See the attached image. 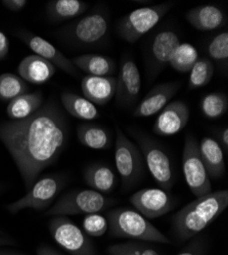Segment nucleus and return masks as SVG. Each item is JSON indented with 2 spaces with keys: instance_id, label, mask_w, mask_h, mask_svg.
I'll use <instances>...</instances> for the list:
<instances>
[{
  "instance_id": "27",
  "label": "nucleus",
  "mask_w": 228,
  "mask_h": 255,
  "mask_svg": "<svg viewBox=\"0 0 228 255\" xmlns=\"http://www.w3.org/2000/svg\"><path fill=\"white\" fill-rule=\"evenodd\" d=\"M65 110L73 117L91 121L99 116L96 106L87 98L73 92H64L60 96Z\"/></svg>"
},
{
  "instance_id": "18",
  "label": "nucleus",
  "mask_w": 228,
  "mask_h": 255,
  "mask_svg": "<svg viewBox=\"0 0 228 255\" xmlns=\"http://www.w3.org/2000/svg\"><path fill=\"white\" fill-rule=\"evenodd\" d=\"M81 89L84 97L93 104L105 105L116 95L117 78L87 75L81 82Z\"/></svg>"
},
{
  "instance_id": "5",
  "label": "nucleus",
  "mask_w": 228,
  "mask_h": 255,
  "mask_svg": "<svg viewBox=\"0 0 228 255\" xmlns=\"http://www.w3.org/2000/svg\"><path fill=\"white\" fill-rule=\"evenodd\" d=\"M128 131L137 142L143 160L154 180L161 189L169 192L175 184V172L168 152L158 141L146 133L130 128Z\"/></svg>"
},
{
  "instance_id": "31",
  "label": "nucleus",
  "mask_w": 228,
  "mask_h": 255,
  "mask_svg": "<svg viewBox=\"0 0 228 255\" xmlns=\"http://www.w3.org/2000/svg\"><path fill=\"white\" fill-rule=\"evenodd\" d=\"M214 74V65L208 58L199 59L190 73L189 89H198L206 86Z\"/></svg>"
},
{
  "instance_id": "11",
  "label": "nucleus",
  "mask_w": 228,
  "mask_h": 255,
  "mask_svg": "<svg viewBox=\"0 0 228 255\" xmlns=\"http://www.w3.org/2000/svg\"><path fill=\"white\" fill-rule=\"evenodd\" d=\"M182 171L186 184L196 197L211 192L210 178L200 155L199 143L192 135H188L185 138L182 152Z\"/></svg>"
},
{
  "instance_id": "23",
  "label": "nucleus",
  "mask_w": 228,
  "mask_h": 255,
  "mask_svg": "<svg viewBox=\"0 0 228 255\" xmlns=\"http://www.w3.org/2000/svg\"><path fill=\"white\" fill-rule=\"evenodd\" d=\"M79 142L93 150H105L111 147L112 139L110 132L105 127L97 124H80L77 128Z\"/></svg>"
},
{
  "instance_id": "10",
  "label": "nucleus",
  "mask_w": 228,
  "mask_h": 255,
  "mask_svg": "<svg viewBox=\"0 0 228 255\" xmlns=\"http://www.w3.org/2000/svg\"><path fill=\"white\" fill-rule=\"evenodd\" d=\"M54 241L72 255H96L95 247L86 235L68 217H53L48 225Z\"/></svg>"
},
{
  "instance_id": "4",
  "label": "nucleus",
  "mask_w": 228,
  "mask_h": 255,
  "mask_svg": "<svg viewBox=\"0 0 228 255\" xmlns=\"http://www.w3.org/2000/svg\"><path fill=\"white\" fill-rule=\"evenodd\" d=\"M110 19L103 10H95L80 17L58 32L67 43L81 48H95L106 43L109 37Z\"/></svg>"
},
{
  "instance_id": "24",
  "label": "nucleus",
  "mask_w": 228,
  "mask_h": 255,
  "mask_svg": "<svg viewBox=\"0 0 228 255\" xmlns=\"http://www.w3.org/2000/svg\"><path fill=\"white\" fill-rule=\"evenodd\" d=\"M43 103L44 99L42 91L39 90L25 93L9 101L6 108V114L11 121L24 120L35 114Z\"/></svg>"
},
{
  "instance_id": "37",
  "label": "nucleus",
  "mask_w": 228,
  "mask_h": 255,
  "mask_svg": "<svg viewBox=\"0 0 228 255\" xmlns=\"http://www.w3.org/2000/svg\"><path fill=\"white\" fill-rule=\"evenodd\" d=\"M9 51V40L6 35L0 31V60L3 59Z\"/></svg>"
},
{
  "instance_id": "15",
  "label": "nucleus",
  "mask_w": 228,
  "mask_h": 255,
  "mask_svg": "<svg viewBox=\"0 0 228 255\" xmlns=\"http://www.w3.org/2000/svg\"><path fill=\"white\" fill-rule=\"evenodd\" d=\"M16 36L35 53V55L49 61L51 65L57 67L67 74L72 76L79 75L78 69L74 66L72 60L67 58L54 45L42 37L24 30L18 31Z\"/></svg>"
},
{
  "instance_id": "20",
  "label": "nucleus",
  "mask_w": 228,
  "mask_h": 255,
  "mask_svg": "<svg viewBox=\"0 0 228 255\" xmlns=\"http://www.w3.org/2000/svg\"><path fill=\"white\" fill-rule=\"evenodd\" d=\"M18 76L26 82L41 85L49 81L55 74V67L38 55H29L19 62Z\"/></svg>"
},
{
  "instance_id": "25",
  "label": "nucleus",
  "mask_w": 228,
  "mask_h": 255,
  "mask_svg": "<svg viewBox=\"0 0 228 255\" xmlns=\"http://www.w3.org/2000/svg\"><path fill=\"white\" fill-rule=\"evenodd\" d=\"M74 66L90 76L110 77L116 72L115 61L100 54H82L72 59Z\"/></svg>"
},
{
  "instance_id": "1",
  "label": "nucleus",
  "mask_w": 228,
  "mask_h": 255,
  "mask_svg": "<svg viewBox=\"0 0 228 255\" xmlns=\"http://www.w3.org/2000/svg\"><path fill=\"white\" fill-rule=\"evenodd\" d=\"M70 128L64 112L49 99L32 116L0 123V141L11 155L27 191L68 145Z\"/></svg>"
},
{
  "instance_id": "42",
  "label": "nucleus",
  "mask_w": 228,
  "mask_h": 255,
  "mask_svg": "<svg viewBox=\"0 0 228 255\" xmlns=\"http://www.w3.org/2000/svg\"><path fill=\"white\" fill-rule=\"evenodd\" d=\"M0 255H25L22 253H18L15 251H10V250H0Z\"/></svg>"
},
{
  "instance_id": "39",
  "label": "nucleus",
  "mask_w": 228,
  "mask_h": 255,
  "mask_svg": "<svg viewBox=\"0 0 228 255\" xmlns=\"http://www.w3.org/2000/svg\"><path fill=\"white\" fill-rule=\"evenodd\" d=\"M139 255H160V253L155 246L144 242H140Z\"/></svg>"
},
{
  "instance_id": "41",
  "label": "nucleus",
  "mask_w": 228,
  "mask_h": 255,
  "mask_svg": "<svg viewBox=\"0 0 228 255\" xmlns=\"http://www.w3.org/2000/svg\"><path fill=\"white\" fill-rule=\"evenodd\" d=\"M6 245H15V241L7 236H0V246Z\"/></svg>"
},
{
  "instance_id": "19",
  "label": "nucleus",
  "mask_w": 228,
  "mask_h": 255,
  "mask_svg": "<svg viewBox=\"0 0 228 255\" xmlns=\"http://www.w3.org/2000/svg\"><path fill=\"white\" fill-rule=\"evenodd\" d=\"M188 22L198 31H214L226 23L225 12L216 5L207 4L195 7L185 14Z\"/></svg>"
},
{
  "instance_id": "35",
  "label": "nucleus",
  "mask_w": 228,
  "mask_h": 255,
  "mask_svg": "<svg viewBox=\"0 0 228 255\" xmlns=\"http://www.w3.org/2000/svg\"><path fill=\"white\" fill-rule=\"evenodd\" d=\"M191 240V243L177 255H205L207 250V240H205V237L198 235Z\"/></svg>"
},
{
  "instance_id": "9",
  "label": "nucleus",
  "mask_w": 228,
  "mask_h": 255,
  "mask_svg": "<svg viewBox=\"0 0 228 255\" xmlns=\"http://www.w3.org/2000/svg\"><path fill=\"white\" fill-rule=\"evenodd\" d=\"M173 6L174 2H166L141 7L129 12L122 17L118 24L120 37L130 44L135 43L143 35L155 28Z\"/></svg>"
},
{
  "instance_id": "34",
  "label": "nucleus",
  "mask_w": 228,
  "mask_h": 255,
  "mask_svg": "<svg viewBox=\"0 0 228 255\" xmlns=\"http://www.w3.org/2000/svg\"><path fill=\"white\" fill-rule=\"evenodd\" d=\"M139 241H130L112 245L108 248V252L112 255H139Z\"/></svg>"
},
{
  "instance_id": "26",
  "label": "nucleus",
  "mask_w": 228,
  "mask_h": 255,
  "mask_svg": "<svg viewBox=\"0 0 228 255\" xmlns=\"http://www.w3.org/2000/svg\"><path fill=\"white\" fill-rule=\"evenodd\" d=\"M87 8L88 4L81 0H51L47 4L46 12L50 20L60 23L80 16Z\"/></svg>"
},
{
  "instance_id": "14",
  "label": "nucleus",
  "mask_w": 228,
  "mask_h": 255,
  "mask_svg": "<svg viewBox=\"0 0 228 255\" xmlns=\"http://www.w3.org/2000/svg\"><path fill=\"white\" fill-rule=\"evenodd\" d=\"M141 91V78L133 58L125 55L120 63L117 77L116 100L122 108H130L138 100Z\"/></svg>"
},
{
  "instance_id": "7",
  "label": "nucleus",
  "mask_w": 228,
  "mask_h": 255,
  "mask_svg": "<svg viewBox=\"0 0 228 255\" xmlns=\"http://www.w3.org/2000/svg\"><path fill=\"white\" fill-rule=\"evenodd\" d=\"M115 163L122 181V190L134 188L144 175V160L139 148L131 142L123 131L116 127Z\"/></svg>"
},
{
  "instance_id": "33",
  "label": "nucleus",
  "mask_w": 228,
  "mask_h": 255,
  "mask_svg": "<svg viewBox=\"0 0 228 255\" xmlns=\"http://www.w3.org/2000/svg\"><path fill=\"white\" fill-rule=\"evenodd\" d=\"M109 223L106 217L100 214L87 215L83 220V231L87 236L100 237L108 232Z\"/></svg>"
},
{
  "instance_id": "8",
  "label": "nucleus",
  "mask_w": 228,
  "mask_h": 255,
  "mask_svg": "<svg viewBox=\"0 0 228 255\" xmlns=\"http://www.w3.org/2000/svg\"><path fill=\"white\" fill-rule=\"evenodd\" d=\"M66 184L65 176L58 174L46 175L36 181L25 196L8 204L6 208L12 215L29 208L39 211L47 209Z\"/></svg>"
},
{
  "instance_id": "28",
  "label": "nucleus",
  "mask_w": 228,
  "mask_h": 255,
  "mask_svg": "<svg viewBox=\"0 0 228 255\" xmlns=\"http://www.w3.org/2000/svg\"><path fill=\"white\" fill-rule=\"evenodd\" d=\"M29 85L19 76L5 73L0 75V99L11 101L14 98L27 93Z\"/></svg>"
},
{
  "instance_id": "21",
  "label": "nucleus",
  "mask_w": 228,
  "mask_h": 255,
  "mask_svg": "<svg viewBox=\"0 0 228 255\" xmlns=\"http://www.w3.org/2000/svg\"><path fill=\"white\" fill-rule=\"evenodd\" d=\"M200 155L209 178L219 179L225 173L224 152L218 142L210 137H205L199 143Z\"/></svg>"
},
{
  "instance_id": "40",
  "label": "nucleus",
  "mask_w": 228,
  "mask_h": 255,
  "mask_svg": "<svg viewBox=\"0 0 228 255\" xmlns=\"http://www.w3.org/2000/svg\"><path fill=\"white\" fill-rule=\"evenodd\" d=\"M37 255H63L48 245H41L37 248Z\"/></svg>"
},
{
  "instance_id": "16",
  "label": "nucleus",
  "mask_w": 228,
  "mask_h": 255,
  "mask_svg": "<svg viewBox=\"0 0 228 255\" xmlns=\"http://www.w3.org/2000/svg\"><path fill=\"white\" fill-rule=\"evenodd\" d=\"M190 109L181 100L168 103L160 112L153 127L155 134L162 137H170L179 133L190 120Z\"/></svg>"
},
{
  "instance_id": "32",
  "label": "nucleus",
  "mask_w": 228,
  "mask_h": 255,
  "mask_svg": "<svg viewBox=\"0 0 228 255\" xmlns=\"http://www.w3.org/2000/svg\"><path fill=\"white\" fill-rule=\"evenodd\" d=\"M209 56L218 62H226L228 58V33L222 32L213 37L207 46Z\"/></svg>"
},
{
  "instance_id": "17",
  "label": "nucleus",
  "mask_w": 228,
  "mask_h": 255,
  "mask_svg": "<svg viewBox=\"0 0 228 255\" xmlns=\"http://www.w3.org/2000/svg\"><path fill=\"white\" fill-rule=\"evenodd\" d=\"M181 83L168 82L159 84L153 87L134 109V118H147L160 113L179 90Z\"/></svg>"
},
{
  "instance_id": "13",
  "label": "nucleus",
  "mask_w": 228,
  "mask_h": 255,
  "mask_svg": "<svg viewBox=\"0 0 228 255\" xmlns=\"http://www.w3.org/2000/svg\"><path fill=\"white\" fill-rule=\"evenodd\" d=\"M179 44V37L171 30L161 31L154 36L147 51L148 72L151 81L168 65Z\"/></svg>"
},
{
  "instance_id": "43",
  "label": "nucleus",
  "mask_w": 228,
  "mask_h": 255,
  "mask_svg": "<svg viewBox=\"0 0 228 255\" xmlns=\"http://www.w3.org/2000/svg\"><path fill=\"white\" fill-rule=\"evenodd\" d=\"M109 255H112V254H109Z\"/></svg>"
},
{
  "instance_id": "36",
  "label": "nucleus",
  "mask_w": 228,
  "mask_h": 255,
  "mask_svg": "<svg viewBox=\"0 0 228 255\" xmlns=\"http://www.w3.org/2000/svg\"><path fill=\"white\" fill-rule=\"evenodd\" d=\"M8 10L13 12L22 11L28 4L27 0H3L1 2Z\"/></svg>"
},
{
  "instance_id": "29",
  "label": "nucleus",
  "mask_w": 228,
  "mask_h": 255,
  "mask_svg": "<svg viewBox=\"0 0 228 255\" xmlns=\"http://www.w3.org/2000/svg\"><path fill=\"white\" fill-rule=\"evenodd\" d=\"M199 59L198 50L192 44L180 43L174 51L169 65L179 73H188L191 72Z\"/></svg>"
},
{
  "instance_id": "38",
  "label": "nucleus",
  "mask_w": 228,
  "mask_h": 255,
  "mask_svg": "<svg viewBox=\"0 0 228 255\" xmlns=\"http://www.w3.org/2000/svg\"><path fill=\"white\" fill-rule=\"evenodd\" d=\"M218 144L222 148L223 152L226 154L228 151V128L224 127L218 133Z\"/></svg>"
},
{
  "instance_id": "3",
  "label": "nucleus",
  "mask_w": 228,
  "mask_h": 255,
  "mask_svg": "<svg viewBox=\"0 0 228 255\" xmlns=\"http://www.w3.org/2000/svg\"><path fill=\"white\" fill-rule=\"evenodd\" d=\"M109 232L113 237L127 238L139 242L171 244L172 241L149 222L138 211L128 207H118L108 214Z\"/></svg>"
},
{
  "instance_id": "6",
  "label": "nucleus",
  "mask_w": 228,
  "mask_h": 255,
  "mask_svg": "<svg viewBox=\"0 0 228 255\" xmlns=\"http://www.w3.org/2000/svg\"><path fill=\"white\" fill-rule=\"evenodd\" d=\"M114 204V200L92 189H78L61 196L54 205L45 212V216H77L100 214Z\"/></svg>"
},
{
  "instance_id": "12",
  "label": "nucleus",
  "mask_w": 228,
  "mask_h": 255,
  "mask_svg": "<svg viewBox=\"0 0 228 255\" xmlns=\"http://www.w3.org/2000/svg\"><path fill=\"white\" fill-rule=\"evenodd\" d=\"M129 201L135 210L148 220L165 216L176 204V199L161 188L141 189L130 196Z\"/></svg>"
},
{
  "instance_id": "2",
  "label": "nucleus",
  "mask_w": 228,
  "mask_h": 255,
  "mask_svg": "<svg viewBox=\"0 0 228 255\" xmlns=\"http://www.w3.org/2000/svg\"><path fill=\"white\" fill-rule=\"evenodd\" d=\"M228 206V191L217 190L183 206L173 216L171 232L176 240L183 242L196 236L215 221Z\"/></svg>"
},
{
  "instance_id": "22",
  "label": "nucleus",
  "mask_w": 228,
  "mask_h": 255,
  "mask_svg": "<svg viewBox=\"0 0 228 255\" xmlns=\"http://www.w3.org/2000/svg\"><path fill=\"white\" fill-rule=\"evenodd\" d=\"M85 183L101 194H109L117 186V176L110 165L105 163H91L83 173Z\"/></svg>"
},
{
  "instance_id": "30",
  "label": "nucleus",
  "mask_w": 228,
  "mask_h": 255,
  "mask_svg": "<svg viewBox=\"0 0 228 255\" xmlns=\"http://www.w3.org/2000/svg\"><path fill=\"white\" fill-rule=\"evenodd\" d=\"M227 96L221 92H211L205 95L201 102L203 115L211 120L219 119L227 111Z\"/></svg>"
}]
</instances>
